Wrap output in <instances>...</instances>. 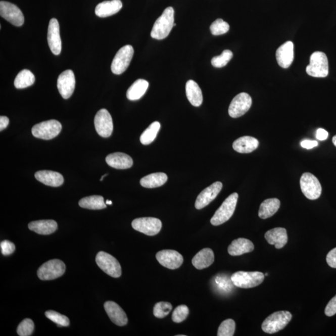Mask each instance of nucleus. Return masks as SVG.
Masks as SVG:
<instances>
[{"mask_svg": "<svg viewBox=\"0 0 336 336\" xmlns=\"http://www.w3.org/2000/svg\"><path fill=\"white\" fill-rule=\"evenodd\" d=\"M174 11L173 8H166L153 26L151 32L153 38L161 40L168 37L174 26Z\"/></svg>", "mask_w": 336, "mask_h": 336, "instance_id": "obj_1", "label": "nucleus"}, {"mask_svg": "<svg viewBox=\"0 0 336 336\" xmlns=\"http://www.w3.org/2000/svg\"><path fill=\"white\" fill-rule=\"evenodd\" d=\"M292 319L291 313L287 311L275 312L263 321L262 328L268 334H274L285 327Z\"/></svg>", "mask_w": 336, "mask_h": 336, "instance_id": "obj_2", "label": "nucleus"}, {"mask_svg": "<svg viewBox=\"0 0 336 336\" xmlns=\"http://www.w3.org/2000/svg\"><path fill=\"white\" fill-rule=\"evenodd\" d=\"M238 198V194L236 193L228 196L212 217L211 224L217 226L228 221L234 213Z\"/></svg>", "mask_w": 336, "mask_h": 336, "instance_id": "obj_3", "label": "nucleus"}, {"mask_svg": "<svg viewBox=\"0 0 336 336\" xmlns=\"http://www.w3.org/2000/svg\"><path fill=\"white\" fill-rule=\"evenodd\" d=\"M264 274L259 271H240L231 276L233 284L236 287L244 289L260 285L264 280Z\"/></svg>", "mask_w": 336, "mask_h": 336, "instance_id": "obj_4", "label": "nucleus"}, {"mask_svg": "<svg viewBox=\"0 0 336 336\" xmlns=\"http://www.w3.org/2000/svg\"><path fill=\"white\" fill-rule=\"evenodd\" d=\"M309 76L324 78L329 74V63L326 54L316 51L312 54L310 63L306 67Z\"/></svg>", "mask_w": 336, "mask_h": 336, "instance_id": "obj_5", "label": "nucleus"}, {"mask_svg": "<svg viewBox=\"0 0 336 336\" xmlns=\"http://www.w3.org/2000/svg\"><path fill=\"white\" fill-rule=\"evenodd\" d=\"M62 130L61 123L56 120H50L35 125L32 128V133L36 138L49 139L55 138Z\"/></svg>", "mask_w": 336, "mask_h": 336, "instance_id": "obj_6", "label": "nucleus"}, {"mask_svg": "<svg viewBox=\"0 0 336 336\" xmlns=\"http://www.w3.org/2000/svg\"><path fill=\"white\" fill-rule=\"evenodd\" d=\"M66 265L63 261L54 259L42 264L37 270V276L41 280H52L64 275Z\"/></svg>", "mask_w": 336, "mask_h": 336, "instance_id": "obj_7", "label": "nucleus"}, {"mask_svg": "<svg viewBox=\"0 0 336 336\" xmlns=\"http://www.w3.org/2000/svg\"><path fill=\"white\" fill-rule=\"evenodd\" d=\"M97 264L113 278H119L122 275V268L120 263L112 255L105 252H99L95 259Z\"/></svg>", "mask_w": 336, "mask_h": 336, "instance_id": "obj_8", "label": "nucleus"}, {"mask_svg": "<svg viewBox=\"0 0 336 336\" xmlns=\"http://www.w3.org/2000/svg\"><path fill=\"white\" fill-rule=\"evenodd\" d=\"M301 189L308 200H316L321 196L322 187L317 177L310 173L303 174L300 179Z\"/></svg>", "mask_w": 336, "mask_h": 336, "instance_id": "obj_9", "label": "nucleus"}, {"mask_svg": "<svg viewBox=\"0 0 336 336\" xmlns=\"http://www.w3.org/2000/svg\"><path fill=\"white\" fill-rule=\"evenodd\" d=\"M133 47L130 45H126L118 51L112 61L111 70L113 73L122 74L127 69L133 58Z\"/></svg>", "mask_w": 336, "mask_h": 336, "instance_id": "obj_10", "label": "nucleus"}, {"mask_svg": "<svg viewBox=\"0 0 336 336\" xmlns=\"http://www.w3.org/2000/svg\"><path fill=\"white\" fill-rule=\"evenodd\" d=\"M131 225L134 230L149 236L158 234L162 227V222L155 217H141L134 219Z\"/></svg>", "mask_w": 336, "mask_h": 336, "instance_id": "obj_11", "label": "nucleus"}, {"mask_svg": "<svg viewBox=\"0 0 336 336\" xmlns=\"http://www.w3.org/2000/svg\"><path fill=\"white\" fill-rule=\"evenodd\" d=\"M97 132L103 138H109L114 130L112 118L108 110L102 109L97 113L94 118Z\"/></svg>", "mask_w": 336, "mask_h": 336, "instance_id": "obj_12", "label": "nucleus"}, {"mask_svg": "<svg viewBox=\"0 0 336 336\" xmlns=\"http://www.w3.org/2000/svg\"><path fill=\"white\" fill-rule=\"evenodd\" d=\"M0 15L15 26H21L25 22L22 12L17 5L10 2H0Z\"/></svg>", "mask_w": 336, "mask_h": 336, "instance_id": "obj_13", "label": "nucleus"}, {"mask_svg": "<svg viewBox=\"0 0 336 336\" xmlns=\"http://www.w3.org/2000/svg\"><path fill=\"white\" fill-rule=\"evenodd\" d=\"M252 104L251 97L248 93H239L231 102L228 108V114L234 118L243 116L251 109Z\"/></svg>", "mask_w": 336, "mask_h": 336, "instance_id": "obj_14", "label": "nucleus"}, {"mask_svg": "<svg viewBox=\"0 0 336 336\" xmlns=\"http://www.w3.org/2000/svg\"><path fill=\"white\" fill-rule=\"evenodd\" d=\"M59 93L64 99L71 98L76 86V78L73 71L66 70L59 75L57 82Z\"/></svg>", "mask_w": 336, "mask_h": 336, "instance_id": "obj_15", "label": "nucleus"}, {"mask_svg": "<svg viewBox=\"0 0 336 336\" xmlns=\"http://www.w3.org/2000/svg\"><path fill=\"white\" fill-rule=\"evenodd\" d=\"M156 257L161 265L171 270L181 267L184 260L182 255L173 250H163L158 252Z\"/></svg>", "mask_w": 336, "mask_h": 336, "instance_id": "obj_16", "label": "nucleus"}, {"mask_svg": "<svg viewBox=\"0 0 336 336\" xmlns=\"http://www.w3.org/2000/svg\"><path fill=\"white\" fill-rule=\"evenodd\" d=\"M47 42L51 52L55 55H60L62 50V41L60 36V27L58 21L52 18L48 26Z\"/></svg>", "mask_w": 336, "mask_h": 336, "instance_id": "obj_17", "label": "nucleus"}, {"mask_svg": "<svg viewBox=\"0 0 336 336\" xmlns=\"http://www.w3.org/2000/svg\"><path fill=\"white\" fill-rule=\"evenodd\" d=\"M222 182L218 181L214 182L210 186L204 189L196 199L195 208L197 209H202L208 206L218 196L222 189Z\"/></svg>", "mask_w": 336, "mask_h": 336, "instance_id": "obj_18", "label": "nucleus"}, {"mask_svg": "<svg viewBox=\"0 0 336 336\" xmlns=\"http://www.w3.org/2000/svg\"><path fill=\"white\" fill-rule=\"evenodd\" d=\"M104 308L107 315L114 324L119 326H125L127 324V316L125 311L118 304L109 301L105 303Z\"/></svg>", "mask_w": 336, "mask_h": 336, "instance_id": "obj_19", "label": "nucleus"}, {"mask_svg": "<svg viewBox=\"0 0 336 336\" xmlns=\"http://www.w3.org/2000/svg\"><path fill=\"white\" fill-rule=\"evenodd\" d=\"M276 58L279 66L284 69L289 68L294 60V43L287 41L279 47L276 51Z\"/></svg>", "mask_w": 336, "mask_h": 336, "instance_id": "obj_20", "label": "nucleus"}, {"mask_svg": "<svg viewBox=\"0 0 336 336\" xmlns=\"http://www.w3.org/2000/svg\"><path fill=\"white\" fill-rule=\"evenodd\" d=\"M121 0H111L100 3L95 8V15L100 18H106L117 14L122 9Z\"/></svg>", "mask_w": 336, "mask_h": 336, "instance_id": "obj_21", "label": "nucleus"}, {"mask_svg": "<svg viewBox=\"0 0 336 336\" xmlns=\"http://www.w3.org/2000/svg\"><path fill=\"white\" fill-rule=\"evenodd\" d=\"M106 162L111 167L118 169L130 168L133 161L130 156L123 153H114L106 157Z\"/></svg>", "mask_w": 336, "mask_h": 336, "instance_id": "obj_22", "label": "nucleus"}, {"mask_svg": "<svg viewBox=\"0 0 336 336\" xmlns=\"http://www.w3.org/2000/svg\"><path fill=\"white\" fill-rule=\"evenodd\" d=\"M265 238L269 244L275 246L277 249L283 248L287 243V232L284 228L277 227L267 231Z\"/></svg>", "mask_w": 336, "mask_h": 336, "instance_id": "obj_23", "label": "nucleus"}, {"mask_svg": "<svg viewBox=\"0 0 336 336\" xmlns=\"http://www.w3.org/2000/svg\"><path fill=\"white\" fill-rule=\"evenodd\" d=\"M35 178L42 183L52 187L61 186L64 182V177L58 172L53 171H39L35 173Z\"/></svg>", "mask_w": 336, "mask_h": 336, "instance_id": "obj_24", "label": "nucleus"}, {"mask_svg": "<svg viewBox=\"0 0 336 336\" xmlns=\"http://www.w3.org/2000/svg\"><path fill=\"white\" fill-rule=\"evenodd\" d=\"M254 250V245L249 239L239 238L232 241L228 247V252L232 256H239Z\"/></svg>", "mask_w": 336, "mask_h": 336, "instance_id": "obj_25", "label": "nucleus"}, {"mask_svg": "<svg viewBox=\"0 0 336 336\" xmlns=\"http://www.w3.org/2000/svg\"><path fill=\"white\" fill-rule=\"evenodd\" d=\"M259 146V142L254 137L245 136L236 139L233 149L240 153H250L255 151Z\"/></svg>", "mask_w": 336, "mask_h": 336, "instance_id": "obj_26", "label": "nucleus"}, {"mask_svg": "<svg viewBox=\"0 0 336 336\" xmlns=\"http://www.w3.org/2000/svg\"><path fill=\"white\" fill-rule=\"evenodd\" d=\"M28 227L38 234L50 235L57 230L58 224L53 220H41L29 223Z\"/></svg>", "mask_w": 336, "mask_h": 336, "instance_id": "obj_27", "label": "nucleus"}, {"mask_svg": "<svg viewBox=\"0 0 336 336\" xmlns=\"http://www.w3.org/2000/svg\"><path fill=\"white\" fill-rule=\"evenodd\" d=\"M214 262V254L212 250L204 249L194 257L192 263L196 268L203 270L211 266Z\"/></svg>", "mask_w": 336, "mask_h": 336, "instance_id": "obj_28", "label": "nucleus"}, {"mask_svg": "<svg viewBox=\"0 0 336 336\" xmlns=\"http://www.w3.org/2000/svg\"><path fill=\"white\" fill-rule=\"evenodd\" d=\"M185 93L190 104L195 107H200L203 102V92L200 86L193 80H188L185 85Z\"/></svg>", "mask_w": 336, "mask_h": 336, "instance_id": "obj_29", "label": "nucleus"}, {"mask_svg": "<svg viewBox=\"0 0 336 336\" xmlns=\"http://www.w3.org/2000/svg\"><path fill=\"white\" fill-rule=\"evenodd\" d=\"M149 83L144 79H138L130 86L126 92L128 100L137 101L140 99L146 93Z\"/></svg>", "mask_w": 336, "mask_h": 336, "instance_id": "obj_30", "label": "nucleus"}, {"mask_svg": "<svg viewBox=\"0 0 336 336\" xmlns=\"http://www.w3.org/2000/svg\"><path fill=\"white\" fill-rule=\"evenodd\" d=\"M279 207L280 201L278 199H268L261 204L259 216L262 219L270 218L278 211Z\"/></svg>", "mask_w": 336, "mask_h": 336, "instance_id": "obj_31", "label": "nucleus"}, {"mask_svg": "<svg viewBox=\"0 0 336 336\" xmlns=\"http://www.w3.org/2000/svg\"><path fill=\"white\" fill-rule=\"evenodd\" d=\"M167 180L168 176L165 173H152L141 178L140 184L146 188H155L165 184Z\"/></svg>", "mask_w": 336, "mask_h": 336, "instance_id": "obj_32", "label": "nucleus"}, {"mask_svg": "<svg viewBox=\"0 0 336 336\" xmlns=\"http://www.w3.org/2000/svg\"><path fill=\"white\" fill-rule=\"evenodd\" d=\"M79 204L82 208L92 210H100L107 208L104 199L101 196H91L82 198L80 200Z\"/></svg>", "mask_w": 336, "mask_h": 336, "instance_id": "obj_33", "label": "nucleus"}, {"mask_svg": "<svg viewBox=\"0 0 336 336\" xmlns=\"http://www.w3.org/2000/svg\"><path fill=\"white\" fill-rule=\"evenodd\" d=\"M35 82V76L28 69H24L17 75L14 82L15 87L21 89L29 87L34 84Z\"/></svg>", "mask_w": 336, "mask_h": 336, "instance_id": "obj_34", "label": "nucleus"}, {"mask_svg": "<svg viewBox=\"0 0 336 336\" xmlns=\"http://www.w3.org/2000/svg\"><path fill=\"white\" fill-rule=\"evenodd\" d=\"M160 127L161 125L159 122H155L152 123L141 134L140 136L141 143L144 145L152 143L157 137Z\"/></svg>", "mask_w": 336, "mask_h": 336, "instance_id": "obj_35", "label": "nucleus"}, {"mask_svg": "<svg viewBox=\"0 0 336 336\" xmlns=\"http://www.w3.org/2000/svg\"><path fill=\"white\" fill-rule=\"evenodd\" d=\"M233 57V53L230 50L223 51L221 55L216 56L212 58L211 61L212 65L217 68H221L227 65Z\"/></svg>", "mask_w": 336, "mask_h": 336, "instance_id": "obj_36", "label": "nucleus"}, {"mask_svg": "<svg viewBox=\"0 0 336 336\" xmlns=\"http://www.w3.org/2000/svg\"><path fill=\"white\" fill-rule=\"evenodd\" d=\"M235 322L232 319H228L223 321L219 327L217 335L232 336L234 334Z\"/></svg>", "mask_w": 336, "mask_h": 336, "instance_id": "obj_37", "label": "nucleus"}, {"mask_svg": "<svg viewBox=\"0 0 336 336\" xmlns=\"http://www.w3.org/2000/svg\"><path fill=\"white\" fill-rule=\"evenodd\" d=\"M47 318L57 324L58 326L67 327L69 326L70 321L67 316L63 315L55 311H47L45 313Z\"/></svg>", "mask_w": 336, "mask_h": 336, "instance_id": "obj_38", "label": "nucleus"}, {"mask_svg": "<svg viewBox=\"0 0 336 336\" xmlns=\"http://www.w3.org/2000/svg\"><path fill=\"white\" fill-rule=\"evenodd\" d=\"M171 304L168 302H160L156 304L153 309V314L156 318L162 319L168 316L172 310Z\"/></svg>", "mask_w": 336, "mask_h": 336, "instance_id": "obj_39", "label": "nucleus"}, {"mask_svg": "<svg viewBox=\"0 0 336 336\" xmlns=\"http://www.w3.org/2000/svg\"><path fill=\"white\" fill-rule=\"evenodd\" d=\"M229 29V25L222 19H217L212 23L210 27L211 33L214 36H219L227 33Z\"/></svg>", "mask_w": 336, "mask_h": 336, "instance_id": "obj_40", "label": "nucleus"}, {"mask_svg": "<svg viewBox=\"0 0 336 336\" xmlns=\"http://www.w3.org/2000/svg\"><path fill=\"white\" fill-rule=\"evenodd\" d=\"M34 329V322L30 319L26 318L19 324L17 333L20 336H29L33 334Z\"/></svg>", "mask_w": 336, "mask_h": 336, "instance_id": "obj_41", "label": "nucleus"}, {"mask_svg": "<svg viewBox=\"0 0 336 336\" xmlns=\"http://www.w3.org/2000/svg\"><path fill=\"white\" fill-rule=\"evenodd\" d=\"M215 282H216L217 287L221 291L228 292L233 289V284L232 279L228 278L225 275H217L215 277Z\"/></svg>", "mask_w": 336, "mask_h": 336, "instance_id": "obj_42", "label": "nucleus"}, {"mask_svg": "<svg viewBox=\"0 0 336 336\" xmlns=\"http://www.w3.org/2000/svg\"><path fill=\"white\" fill-rule=\"evenodd\" d=\"M189 314V308L185 305H179L174 310L172 319L176 323H180L187 318Z\"/></svg>", "mask_w": 336, "mask_h": 336, "instance_id": "obj_43", "label": "nucleus"}, {"mask_svg": "<svg viewBox=\"0 0 336 336\" xmlns=\"http://www.w3.org/2000/svg\"><path fill=\"white\" fill-rule=\"evenodd\" d=\"M0 247H1L2 254L5 256L12 254L15 251V244L9 241H2Z\"/></svg>", "mask_w": 336, "mask_h": 336, "instance_id": "obj_44", "label": "nucleus"}, {"mask_svg": "<svg viewBox=\"0 0 336 336\" xmlns=\"http://www.w3.org/2000/svg\"><path fill=\"white\" fill-rule=\"evenodd\" d=\"M324 312L325 314L327 316L335 315L336 314V295L328 303Z\"/></svg>", "mask_w": 336, "mask_h": 336, "instance_id": "obj_45", "label": "nucleus"}, {"mask_svg": "<svg viewBox=\"0 0 336 336\" xmlns=\"http://www.w3.org/2000/svg\"><path fill=\"white\" fill-rule=\"evenodd\" d=\"M326 262L329 267L336 268V248L330 251L326 257Z\"/></svg>", "mask_w": 336, "mask_h": 336, "instance_id": "obj_46", "label": "nucleus"}, {"mask_svg": "<svg viewBox=\"0 0 336 336\" xmlns=\"http://www.w3.org/2000/svg\"><path fill=\"white\" fill-rule=\"evenodd\" d=\"M318 141L314 140H308V139H306L301 143V146H302L304 149H311L313 148L318 146Z\"/></svg>", "mask_w": 336, "mask_h": 336, "instance_id": "obj_47", "label": "nucleus"}, {"mask_svg": "<svg viewBox=\"0 0 336 336\" xmlns=\"http://www.w3.org/2000/svg\"><path fill=\"white\" fill-rule=\"evenodd\" d=\"M328 136H329V133L324 129L319 128L316 131V138L320 141L326 140Z\"/></svg>", "mask_w": 336, "mask_h": 336, "instance_id": "obj_48", "label": "nucleus"}, {"mask_svg": "<svg viewBox=\"0 0 336 336\" xmlns=\"http://www.w3.org/2000/svg\"><path fill=\"white\" fill-rule=\"evenodd\" d=\"M9 124V118L5 116H1V117H0V130L3 131L5 130Z\"/></svg>", "mask_w": 336, "mask_h": 336, "instance_id": "obj_49", "label": "nucleus"}, {"mask_svg": "<svg viewBox=\"0 0 336 336\" xmlns=\"http://www.w3.org/2000/svg\"><path fill=\"white\" fill-rule=\"evenodd\" d=\"M332 142H333V143H334V146L336 147V135H335L334 137H333Z\"/></svg>", "mask_w": 336, "mask_h": 336, "instance_id": "obj_50", "label": "nucleus"}, {"mask_svg": "<svg viewBox=\"0 0 336 336\" xmlns=\"http://www.w3.org/2000/svg\"><path fill=\"white\" fill-rule=\"evenodd\" d=\"M106 204H108V205H112V202L111 201L107 200V201H106Z\"/></svg>", "mask_w": 336, "mask_h": 336, "instance_id": "obj_51", "label": "nucleus"}, {"mask_svg": "<svg viewBox=\"0 0 336 336\" xmlns=\"http://www.w3.org/2000/svg\"><path fill=\"white\" fill-rule=\"evenodd\" d=\"M107 175H108V174H104V175L103 176H102L101 179V181H103L104 177H106Z\"/></svg>", "mask_w": 336, "mask_h": 336, "instance_id": "obj_52", "label": "nucleus"}]
</instances>
